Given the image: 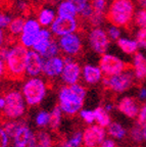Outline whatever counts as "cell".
Wrapping results in <instances>:
<instances>
[{
	"instance_id": "1",
	"label": "cell",
	"mask_w": 146,
	"mask_h": 147,
	"mask_svg": "<svg viewBox=\"0 0 146 147\" xmlns=\"http://www.w3.org/2000/svg\"><path fill=\"white\" fill-rule=\"evenodd\" d=\"M86 96L87 89L79 83L64 85L58 91V106L64 115L75 117L84 106Z\"/></svg>"
},
{
	"instance_id": "2",
	"label": "cell",
	"mask_w": 146,
	"mask_h": 147,
	"mask_svg": "<svg viewBox=\"0 0 146 147\" xmlns=\"http://www.w3.org/2000/svg\"><path fill=\"white\" fill-rule=\"evenodd\" d=\"M28 52V47L21 43L16 44L14 47L7 49L4 57L5 76L7 78L12 81L23 80L26 75Z\"/></svg>"
},
{
	"instance_id": "3",
	"label": "cell",
	"mask_w": 146,
	"mask_h": 147,
	"mask_svg": "<svg viewBox=\"0 0 146 147\" xmlns=\"http://www.w3.org/2000/svg\"><path fill=\"white\" fill-rule=\"evenodd\" d=\"M134 16L135 4L133 0H114L105 13V18L112 26L130 31Z\"/></svg>"
},
{
	"instance_id": "4",
	"label": "cell",
	"mask_w": 146,
	"mask_h": 147,
	"mask_svg": "<svg viewBox=\"0 0 146 147\" xmlns=\"http://www.w3.org/2000/svg\"><path fill=\"white\" fill-rule=\"evenodd\" d=\"M47 90V84L43 79L39 77H31L24 83L22 94L27 102V105L38 106L45 99Z\"/></svg>"
},
{
	"instance_id": "5",
	"label": "cell",
	"mask_w": 146,
	"mask_h": 147,
	"mask_svg": "<svg viewBox=\"0 0 146 147\" xmlns=\"http://www.w3.org/2000/svg\"><path fill=\"white\" fill-rule=\"evenodd\" d=\"M5 106L3 115L7 119H20L27 110V102L22 92L18 90H10L4 95Z\"/></svg>"
},
{
	"instance_id": "6",
	"label": "cell",
	"mask_w": 146,
	"mask_h": 147,
	"mask_svg": "<svg viewBox=\"0 0 146 147\" xmlns=\"http://www.w3.org/2000/svg\"><path fill=\"white\" fill-rule=\"evenodd\" d=\"M135 82V76L133 69L128 67L122 73L110 77L102 78V84L105 88L114 93L121 94L127 92L133 87Z\"/></svg>"
},
{
	"instance_id": "7",
	"label": "cell",
	"mask_w": 146,
	"mask_h": 147,
	"mask_svg": "<svg viewBox=\"0 0 146 147\" xmlns=\"http://www.w3.org/2000/svg\"><path fill=\"white\" fill-rule=\"evenodd\" d=\"M99 67L105 77H110L122 73L129 67L125 61L116 55L104 53L99 60Z\"/></svg>"
},
{
	"instance_id": "8",
	"label": "cell",
	"mask_w": 146,
	"mask_h": 147,
	"mask_svg": "<svg viewBox=\"0 0 146 147\" xmlns=\"http://www.w3.org/2000/svg\"><path fill=\"white\" fill-rule=\"evenodd\" d=\"M105 128L99 125H89L83 131V146L84 147H98L106 138Z\"/></svg>"
},
{
	"instance_id": "9",
	"label": "cell",
	"mask_w": 146,
	"mask_h": 147,
	"mask_svg": "<svg viewBox=\"0 0 146 147\" xmlns=\"http://www.w3.org/2000/svg\"><path fill=\"white\" fill-rule=\"evenodd\" d=\"M12 147H36L35 133L26 123L22 122L11 138Z\"/></svg>"
},
{
	"instance_id": "10",
	"label": "cell",
	"mask_w": 146,
	"mask_h": 147,
	"mask_svg": "<svg viewBox=\"0 0 146 147\" xmlns=\"http://www.w3.org/2000/svg\"><path fill=\"white\" fill-rule=\"evenodd\" d=\"M89 43L92 50L97 54H104L110 45V39L106 32L100 28H94L89 33Z\"/></svg>"
},
{
	"instance_id": "11",
	"label": "cell",
	"mask_w": 146,
	"mask_h": 147,
	"mask_svg": "<svg viewBox=\"0 0 146 147\" xmlns=\"http://www.w3.org/2000/svg\"><path fill=\"white\" fill-rule=\"evenodd\" d=\"M64 67L60 74V78L66 85H73L79 83L81 78V67L78 62L74 61L71 57L64 58Z\"/></svg>"
},
{
	"instance_id": "12",
	"label": "cell",
	"mask_w": 146,
	"mask_h": 147,
	"mask_svg": "<svg viewBox=\"0 0 146 147\" xmlns=\"http://www.w3.org/2000/svg\"><path fill=\"white\" fill-rule=\"evenodd\" d=\"M77 30H79V25L75 18L58 16L57 18H54L51 24V32L55 36H64L76 32Z\"/></svg>"
},
{
	"instance_id": "13",
	"label": "cell",
	"mask_w": 146,
	"mask_h": 147,
	"mask_svg": "<svg viewBox=\"0 0 146 147\" xmlns=\"http://www.w3.org/2000/svg\"><path fill=\"white\" fill-rule=\"evenodd\" d=\"M59 48L64 54L69 56H76L82 52V41L80 37L73 33L64 35L59 40Z\"/></svg>"
},
{
	"instance_id": "14",
	"label": "cell",
	"mask_w": 146,
	"mask_h": 147,
	"mask_svg": "<svg viewBox=\"0 0 146 147\" xmlns=\"http://www.w3.org/2000/svg\"><path fill=\"white\" fill-rule=\"evenodd\" d=\"M40 32V24L36 20H29L25 23L21 36V44L26 47H32Z\"/></svg>"
},
{
	"instance_id": "15",
	"label": "cell",
	"mask_w": 146,
	"mask_h": 147,
	"mask_svg": "<svg viewBox=\"0 0 146 147\" xmlns=\"http://www.w3.org/2000/svg\"><path fill=\"white\" fill-rule=\"evenodd\" d=\"M116 109L129 119H136L139 113L140 106L138 101L132 96H124L118 101Z\"/></svg>"
},
{
	"instance_id": "16",
	"label": "cell",
	"mask_w": 146,
	"mask_h": 147,
	"mask_svg": "<svg viewBox=\"0 0 146 147\" xmlns=\"http://www.w3.org/2000/svg\"><path fill=\"white\" fill-rule=\"evenodd\" d=\"M64 67V60L60 56H54V57L44 59L43 71L42 73L44 76L48 79H54L60 76L62 69Z\"/></svg>"
},
{
	"instance_id": "17",
	"label": "cell",
	"mask_w": 146,
	"mask_h": 147,
	"mask_svg": "<svg viewBox=\"0 0 146 147\" xmlns=\"http://www.w3.org/2000/svg\"><path fill=\"white\" fill-rule=\"evenodd\" d=\"M44 59L37 51L32 50L28 52L26 74L30 77H38L43 71Z\"/></svg>"
},
{
	"instance_id": "18",
	"label": "cell",
	"mask_w": 146,
	"mask_h": 147,
	"mask_svg": "<svg viewBox=\"0 0 146 147\" xmlns=\"http://www.w3.org/2000/svg\"><path fill=\"white\" fill-rule=\"evenodd\" d=\"M103 74L100 67L93 64H86L83 67V79L89 85H95L102 81Z\"/></svg>"
},
{
	"instance_id": "19",
	"label": "cell",
	"mask_w": 146,
	"mask_h": 147,
	"mask_svg": "<svg viewBox=\"0 0 146 147\" xmlns=\"http://www.w3.org/2000/svg\"><path fill=\"white\" fill-rule=\"evenodd\" d=\"M132 69L135 79L138 81H144L146 79V57L142 53L136 52L134 54Z\"/></svg>"
},
{
	"instance_id": "20",
	"label": "cell",
	"mask_w": 146,
	"mask_h": 147,
	"mask_svg": "<svg viewBox=\"0 0 146 147\" xmlns=\"http://www.w3.org/2000/svg\"><path fill=\"white\" fill-rule=\"evenodd\" d=\"M25 16H18L10 22L8 25V32L9 36H7V43L11 44L10 42H16L18 41V36L23 32L24 26H25Z\"/></svg>"
},
{
	"instance_id": "21",
	"label": "cell",
	"mask_w": 146,
	"mask_h": 147,
	"mask_svg": "<svg viewBox=\"0 0 146 147\" xmlns=\"http://www.w3.org/2000/svg\"><path fill=\"white\" fill-rule=\"evenodd\" d=\"M50 42H51L50 32L45 30V29H43V30H40V32H39V34H38V37H37L36 41L33 44L32 47L35 51H37L39 54L42 55L45 52L46 49L48 48Z\"/></svg>"
},
{
	"instance_id": "22",
	"label": "cell",
	"mask_w": 146,
	"mask_h": 147,
	"mask_svg": "<svg viewBox=\"0 0 146 147\" xmlns=\"http://www.w3.org/2000/svg\"><path fill=\"white\" fill-rule=\"evenodd\" d=\"M127 130L119 122H112L107 127V134L114 140H123L127 136Z\"/></svg>"
},
{
	"instance_id": "23",
	"label": "cell",
	"mask_w": 146,
	"mask_h": 147,
	"mask_svg": "<svg viewBox=\"0 0 146 147\" xmlns=\"http://www.w3.org/2000/svg\"><path fill=\"white\" fill-rule=\"evenodd\" d=\"M94 115H95V123L103 128H107L112 123L110 113L103 106H97L94 109Z\"/></svg>"
},
{
	"instance_id": "24",
	"label": "cell",
	"mask_w": 146,
	"mask_h": 147,
	"mask_svg": "<svg viewBox=\"0 0 146 147\" xmlns=\"http://www.w3.org/2000/svg\"><path fill=\"white\" fill-rule=\"evenodd\" d=\"M35 145L36 147H52L53 138L49 132L40 130L35 133Z\"/></svg>"
},
{
	"instance_id": "25",
	"label": "cell",
	"mask_w": 146,
	"mask_h": 147,
	"mask_svg": "<svg viewBox=\"0 0 146 147\" xmlns=\"http://www.w3.org/2000/svg\"><path fill=\"white\" fill-rule=\"evenodd\" d=\"M118 46H119L121 50L126 54H135L138 50V43L137 41L131 39H127V38H119L118 42H116Z\"/></svg>"
},
{
	"instance_id": "26",
	"label": "cell",
	"mask_w": 146,
	"mask_h": 147,
	"mask_svg": "<svg viewBox=\"0 0 146 147\" xmlns=\"http://www.w3.org/2000/svg\"><path fill=\"white\" fill-rule=\"evenodd\" d=\"M83 145V132L75 131L68 138L62 141L60 147H81Z\"/></svg>"
},
{
	"instance_id": "27",
	"label": "cell",
	"mask_w": 146,
	"mask_h": 147,
	"mask_svg": "<svg viewBox=\"0 0 146 147\" xmlns=\"http://www.w3.org/2000/svg\"><path fill=\"white\" fill-rule=\"evenodd\" d=\"M57 13L58 16H64V18H76L78 11L76 6L69 0L62 1L57 8Z\"/></svg>"
},
{
	"instance_id": "28",
	"label": "cell",
	"mask_w": 146,
	"mask_h": 147,
	"mask_svg": "<svg viewBox=\"0 0 146 147\" xmlns=\"http://www.w3.org/2000/svg\"><path fill=\"white\" fill-rule=\"evenodd\" d=\"M62 117H64V113H62V110L60 109V107L57 104L50 111V119H49L48 127L51 130H53V131H56L57 129L60 127V125H62Z\"/></svg>"
},
{
	"instance_id": "29",
	"label": "cell",
	"mask_w": 146,
	"mask_h": 147,
	"mask_svg": "<svg viewBox=\"0 0 146 147\" xmlns=\"http://www.w3.org/2000/svg\"><path fill=\"white\" fill-rule=\"evenodd\" d=\"M54 21V11L49 8H44L38 13V22L43 27H48Z\"/></svg>"
},
{
	"instance_id": "30",
	"label": "cell",
	"mask_w": 146,
	"mask_h": 147,
	"mask_svg": "<svg viewBox=\"0 0 146 147\" xmlns=\"http://www.w3.org/2000/svg\"><path fill=\"white\" fill-rule=\"evenodd\" d=\"M50 113L47 110H40L35 115V125L38 128H46L49 125Z\"/></svg>"
},
{
	"instance_id": "31",
	"label": "cell",
	"mask_w": 146,
	"mask_h": 147,
	"mask_svg": "<svg viewBox=\"0 0 146 147\" xmlns=\"http://www.w3.org/2000/svg\"><path fill=\"white\" fill-rule=\"evenodd\" d=\"M59 53V45H57V43L53 39H51V42L48 46V48L45 50V52L41 55L43 59H47V58H51L57 56V54Z\"/></svg>"
},
{
	"instance_id": "32",
	"label": "cell",
	"mask_w": 146,
	"mask_h": 147,
	"mask_svg": "<svg viewBox=\"0 0 146 147\" xmlns=\"http://www.w3.org/2000/svg\"><path fill=\"white\" fill-rule=\"evenodd\" d=\"M21 123H22V121H20V119H8L4 124L3 128H4V130L6 131V133L8 134L10 139H11L12 136H14V133L16 132V130H18V128L20 127Z\"/></svg>"
},
{
	"instance_id": "33",
	"label": "cell",
	"mask_w": 146,
	"mask_h": 147,
	"mask_svg": "<svg viewBox=\"0 0 146 147\" xmlns=\"http://www.w3.org/2000/svg\"><path fill=\"white\" fill-rule=\"evenodd\" d=\"M80 115L81 119L83 122L86 123L87 125H91L95 123V115H94V110L87 109V108H82L80 113H78Z\"/></svg>"
},
{
	"instance_id": "34",
	"label": "cell",
	"mask_w": 146,
	"mask_h": 147,
	"mask_svg": "<svg viewBox=\"0 0 146 147\" xmlns=\"http://www.w3.org/2000/svg\"><path fill=\"white\" fill-rule=\"evenodd\" d=\"M134 23L141 29H146V9L142 8L138 10L134 16Z\"/></svg>"
},
{
	"instance_id": "35",
	"label": "cell",
	"mask_w": 146,
	"mask_h": 147,
	"mask_svg": "<svg viewBox=\"0 0 146 147\" xmlns=\"http://www.w3.org/2000/svg\"><path fill=\"white\" fill-rule=\"evenodd\" d=\"M88 20H89V24L91 26H93V27H99L105 20V12H99L94 10L92 16Z\"/></svg>"
},
{
	"instance_id": "36",
	"label": "cell",
	"mask_w": 146,
	"mask_h": 147,
	"mask_svg": "<svg viewBox=\"0 0 146 147\" xmlns=\"http://www.w3.org/2000/svg\"><path fill=\"white\" fill-rule=\"evenodd\" d=\"M130 137L134 142L140 143L143 141V135H142V126L141 125H135L130 132Z\"/></svg>"
},
{
	"instance_id": "37",
	"label": "cell",
	"mask_w": 146,
	"mask_h": 147,
	"mask_svg": "<svg viewBox=\"0 0 146 147\" xmlns=\"http://www.w3.org/2000/svg\"><path fill=\"white\" fill-rule=\"evenodd\" d=\"M136 41L138 45L146 50V29H141L136 34Z\"/></svg>"
},
{
	"instance_id": "38",
	"label": "cell",
	"mask_w": 146,
	"mask_h": 147,
	"mask_svg": "<svg viewBox=\"0 0 146 147\" xmlns=\"http://www.w3.org/2000/svg\"><path fill=\"white\" fill-rule=\"evenodd\" d=\"M92 7L95 11L99 12H105V8H106V0H92Z\"/></svg>"
},
{
	"instance_id": "39",
	"label": "cell",
	"mask_w": 146,
	"mask_h": 147,
	"mask_svg": "<svg viewBox=\"0 0 146 147\" xmlns=\"http://www.w3.org/2000/svg\"><path fill=\"white\" fill-rule=\"evenodd\" d=\"M9 141H10V138L8 134L6 133L3 127H0V147H8Z\"/></svg>"
},
{
	"instance_id": "40",
	"label": "cell",
	"mask_w": 146,
	"mask_h": 147,
	"mask_svg": "<svg viewBox=\"0 0 146 147\" xmlns=\"http://www.w3.org/2000/svg\"><path fill=\"white\" fill-rule=\"evenodd\" d=\"M136 119H137L138 125H144L146 123V102L142 106H140L139 113Z\"/></svg>"
},
{
	"instance_id": "41",
	"label": "cell",
	"mask_w": 146,
	"mask_h": 147,
	"mask_svg": "<svg viewBox=\"0 0 146 147\" xmlns=\"http://www.w3.org/2000/svg\"><path fill=\"white\" fill-rule=\"evenodd\" d=\"M11 22L10 16L5 14L4 12L0 11V29H5L8 27V25Z\"/></svg>"
},
{
	"instance_id": "42",
	"label": "cell",
	"mask_w": 146,
	"mask_h": 147,
	"mask_svg": "<svg viewBox=\"0 0 146 147\" xmlns=\"http://www.w3.org/2000/svg\"><path fill=\"white\" fill-rule=\"evenodd\" d=\"M69 1H71V2L76 6L78 13L82 11V9L88 4V0H69Z\"/></svg>"
},
{
	"instance_id": "43",
	"label": "cell",
	"mask_w": 146,
	"mask_h": 147,
	"mask_svg": "<svg viewBox=\"0 0 146 147\" xmlns=\"http://www.w3.org/2000/svg\"><path fill=\"white\" fill-rule=\"evenodd\" d=\"M108 35L110 36L112 40H116L120 38V35H121V31H120L119 27H116V26H112V27L108 29Z\"/></svg>"
},
{
	"instance_id": "44",
	"label": "cell",
	"mask_w": 146,
	"mask_h": 147,
	"mask_svg": "<svg viewBox=\"0 0 146 147\" xmlns=\"http://www.w3.org/2000/svg\"><path fill=\"white\" fill-rule=\"evenodd\" d=\"M98 147H118L116 141L112 138H105Z\"/></svg>"
},
{
	"instance_id": "45",
	"label": "cell",
	"mask_w": 146,
	"mask_h": 147,
	"mask_svg": "<svg viewBox=\"0 0 146 147\" xmlns=\"http://www.w3.org/2000/svg\"><path fill=\"white\" fill-rule=\"evenodd\" d=\"M5 42H7V36L5 35L4 31L2 29H0V49L4 47Z\"/></svg>"
},
{
	"instance_id": "46",
	"label": "cell",
	"mask_w": 146,
	"mask_h": 147,
	"mask_svg": "<svg viewBox=\"0 0 146 147\" xmlns=\"http://www.w3.org/2000/svg\"><path fill=\"white\" fill-rule=\"evenodd\" d=\"M138 99L141 101L146 100V87H141L138 91Z\"/></svg>"
},
{
	"instance_id": "47",
	"label": "cell",
	"mask_w": 146,
	"mask_h": 147,
	"mask_svg": "<svg viewBox=\"0 0 146 147\" xmlns=\"http://www.w3.org/2000/svg\"><path fill=\"white\" fill-rule=\"evenodd\" d=\"M5 76V62L2 58L0 57V79Z\"/></svg>"
},
{
	"instance_id": "48",
	"label": "cell",
	"mask_w": 146,
	"mask_h": 147,
	"mask_svg": "<svg viewBox=\"0 0 146 147\" xmlns=\"http://www.w3.org/2000/svg\"><path fill=\"white\" fill-rule=\"evenodd\" d=\"M103 107L107 110L108 113H110V111H112V109L114 108V103H112V102H106V103L104 104V106H103Z\"/></svg>"
},
{
	"instance_id": "49",
	"label": "cell",
	"mask_w": 146,
	"mask_h": 147,
	"mask_svg": "<svg viewBox=\"0 0 146 147\" xmlns=\"http://www.w3.org/2000/svg\"><path fill=\"white\" fill-rule=\"evenodd\" d=\"M5 106V97L0 96V110H3Z\"/></svg>"
},
{
	"instance_id": "50",
	"label": "cell",
	"mask_w": 146,
	"mask_h": 147,
	"mask_svg": "<svg viewBox=\"0 0 146 147\" xmlns=\"http://www.w3.org/2000/svg\"><path fill=\"white\" fill-rule=\"evenodd\" d=\"M142 126V135H143V141H146V123Z\"/></svg>"
},
{
	"instance_id": "51",
	"label": "cell",
	"mask_w": 146,
	"mask_h": 147,
	"mask_svg": "<svg viewBox=\"0 0 146 147\" xmlns=\"http://www.w3.org/2000/svg\"><path fill=\"white\" fill-rule=\"evenodd\" d=\"M138 2H139V4L141 5L143 8L146 9V0H138Z\"/></svg>"
},
{
	"instance_id": "52",
	"label": "cell",
	"mask_w": 146,
	"mask_h": 147,
	"mask_svg": "<svg viewBox=\"0 0 146 147\" xmlns=\"http://www.w3.org/2000/svg\"><path fill=\"white\" fill-rule=\"evenodd\" d=\"M45 2H47V0H38V4L41 6L42 4H44Z\"/></svg>"
},
{
	"instance_id": "53",
	"label": "cell",
	"mask_w": 146,
	"mask_h": 147,
	"mask_svg": "<svg viewBox=\"0 0 146 147\" xmlns=\"http://www.w3.org/2000/svg\"><path fill=\"white\" fill-rule=\"evenodd\" d=\"M57 1H59V0H47V3H51V4H53V3L57 2Z\"/></svg>"
},
{
	"instance_id": "54",
	"label": "cell",
	"mask_w": 146,
	"mask_h": 147,
	"mask_svg": "<svg viewBox=\"0 0 146 147\" xmlns=\"http://www.w3.org/2000/svg\"><path fill=\"white\" fill-rule=\"evenodd\" d=\"M135 147H141V146H139V145H137V146H135Z\"/></svg>"
}]
</instances>
